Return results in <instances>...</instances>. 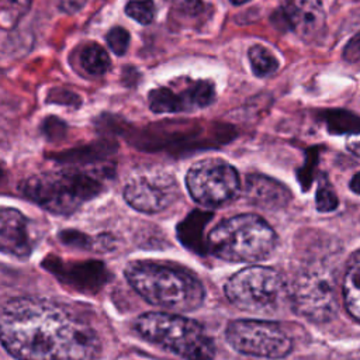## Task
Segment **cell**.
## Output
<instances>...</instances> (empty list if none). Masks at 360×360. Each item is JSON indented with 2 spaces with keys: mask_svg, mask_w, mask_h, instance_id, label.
<instances>
[{
  "mask_svg": "<svg viewBox=\"0 0 360 360\" xmlns=\"http://www.w3.org/2000/svg\"><path fill=\"white\" fill-rule=\"evenodd\" d=\"M316 204H318V208L322 210V211H328V210H333L338 204V200H336V195L335 193L328 188V187H321L318 190V197H316Z\"/></svg>",
  "mask_w": 360,
  "mask_h": 360,
  "instance_id": "obj_23",
  "label": "cell"
},
{
  "mask_svg": "<svg viewBox=\"0 0 360 360\" xmlns=\"http://www.w3.org/2000/svg\"><path fill=\"white\" fill-rule=\"evenodd\" d=\"M31 0H1L3 21L17 22L30 8Z\"/></svg>",
  "mask_w": 360,
  "mask_h": 360,
  "instance_id": "obj_21",
  "label": "cell"
},
{
  "mask_svg": "<svg viewBox=\"0 0 360 360\" xmlns=\"http://www.w3.org/2000/svg\"><path fill=\"white\" fill-rule=\"evenodd\" d=\"M125 13L139 24L148 25L155 18V4L152 0H131L125 6Z\"/></svg>",
  "mask_w": 360,
  "mask_h": 360,
  "instance_id": "obj_20",
  "label": "cell"
},
{
  "mask_svg": "<svg viewBox=\"0 0 360 360\" xmlns=\"http://www.w3.org/2000/svg\"><path fill=\"white\" fill-rule=\"evenodd\" d=\"M288 294L292 309L311 322H328L338 314V280L329 264L312 263L301 269Z\"/></svg>",
  "mask_w": 360,
  "mask_h": 360,
  "instance_id": "obj_7",
  "label": "cell"
},
{
  "mask_svg": "<svg viewBox=\"0 0 360 360\" xmlns=\"http://www.w3.org/2000/svg\"><path fill=\"white\" fill-rule=\"evenodd\" d=\"M273 24L280 31H294L301 38L311 41L325 28V14L319 0H285L273 17Z\"/></svg>",
  "mask_w": 360,
  "mask_h": 360,
  "instance_id": "obj_11",
  "label": "cell"
},
{
  "mask_svg": "<svg viewBox=\"0 0 360 360\" xmlns=\"http://www.w3.org/2000/svg\"><path fill=\"white\" fill-rule=\"evenodd\" d=\"M80 65L89 75L101 76L110 69V58L104 48L97 44H91L82 51Z\"/></svg>",
  "mask_w": 360,
  "mask_h": 360,
  "instance_id": "obj_17",
  "label": "cell"
},
{
  "mask_svg": "<svg viewBox=\"0 0 360 360\" xmlns=\"http://www.w3.org/2000/svg\"><path fill=\"white\" fill-rule=\"evenodd\" d=\"M179 197L176 179L162 170L134 173L124 186L125 201L136 211L156 214L169 208Z\"/></svg>",
  "mask_w": 360,
  "mask_h": 360,
  "instance_id": "obj_10",
  "label": "cell"
},
{
  "mask_svg": "<svg viewBox=\"0 0 360 360\" xmlns=\"http://www.w3.org/2000/svg\"><path fill=\"white\" fill-rule=\"evenodd\" d=\"M224 292L231 304L252 314H276L281 305L290 300L288 285L273 267L248 266L232 274Z\"/></svg>",
  "mask_w": 360,
  "mask_h": 360,
  "instance_id": "obj_6",
  "label": "cell"
},
{
  "mask_svg": "<svg viewBox=\"0 0 360 360\" xmlns=\"http://www.w3.org/2000/svg\"><path fill=\"white\" fill-rule=\"evenodd\" d=\"M342 295L349 315L360 322V250L349 257L342 281Z\"/></svg>",
  "mask_w": 360,
  "mask_h": 360,
  "instance_id": "obj_14",
  "label": "cell"
},
{
  "mask_svg": "<svg viewBox=\"0 0 360 360\" xmlns=\"http://www.w3.org/2000/svg\"><path fill=\"white\" fill-rule=\"evenodd\" d=\"M325 121L330 132L352 134L360 132V117L345 110H330L325 114Z\"/></svg>",
  "mask_w": 360,
  "mask_h": 360,
  "instance_id": "obj_18",
  "label": "cell"
},
{
  "mask_svg": "<svg viewBox=\"0 0 360 360\" xmlns=\"http://www.w3.org/2000/svg\"><path fill=\"white\" fill-rule=\"evenodd\" d=\"M277 245L274 229L256 214H239L218 222L207 238L208 250L218 259L256 263L267 259Z\"/></svg>",
  "mask_w": 360,
  "mask_h": 360,
  "instance_id": "obj_3",
  "label": "cell"
},
{
  "mask_svg": "<svg viewBox=\"0 0 360 360\" xmlns=\"http://www.w3.org/2000/svg\"><path fill=\"white\" fill-rule=\"evenodd\" d=\"M98 176L77 169L52 170L35 174L24 181L21 190L27 198L44 210L68 215L101 191Z\"/></svg>",
  "mask_w": 360,
  "mask_h": 360,
  "instance_id": "obj_4",
  "label": "cell"
},
{
  "mask_svg": "<svg viewBox=\"0 0 360 360\" xmlns=\"http://www.w3.org/2000/svg\"><path fill=\"white\" fill-rule=\"evenodd\" d=\"M87 0H56L58 7L65 13H76L79 11Z\"/></svg>",
  "mask_w": 360,
  "mask_h": 360,
  "instance_id": "obj_25",
  "label": "cell"
},
{
  "mask_svg": "<svg viewBox=\"0 0 360 360\" xmlns=\"http://www.w3.org/2000/svg\"><path fill=\"white\" fill-rule=\"evenodd\" d=\"M135 330L145 340L184 360H214L215 346L200 323L172 312H146L136 318Z\"/></svg>",
  "mask_w": 360,
  "mask_h": 360,
  "instance_id": "obj_5",
  "label": "cell"
},
{
  "mask_svg": "<svg viewBox=\"0 0 360 360\" xmlns=\"http://www.w3.org/2000/svg\"><path fill=\"white\" fill-rule=\"evenodd\" d=\"M343 56H345V59L352 60V62L360 58V32L349 41V44L346 45V48L343 51Z\"/></svg>",
  "mask_w": 360,
  "mask_h": 360,
  "instance_id": "obj_24",
  "label": "cell"
},
{
  "mask_svg": "<svg viewBox=\"0 0 360 360\" xmlns=\"http://www.w3.org/2000/svg\"><path fill=\"white\" fill-rule=\"evenodd\" d=\"M233 6H242V4H245V3H248V1H250V0H229Z\"/></svg>",
  "mask_w": 360,
  "mask_h": 360,
  "instance_id": "obj_28",
  "label": "cell"
},
{
  "mask_svg": "<svg viewBox=\"0 0 360 360\" xmlns=\"http://www.w3.org/2000/svg\"><path fill=\"white\" fill-rule=\"evenodd\" d=\"M34 236L28 218L15 208L4 207L0 212V248L4 255L18 259L30 256Z\"/></svg>",
  "mask_w": 360,
  "mask_h": 360,
  "instance_id": "obj_12",
  "label": "cell"
},
{
  "mask_svg": "<svg viewBox=\"0 0 360 360\" xmlns=\"http://www.w3.org/2000/svg\"><path fill=\"white\" fill-rule=\"evenodd\" d=\"M149 107L156 114H165V112H181L186 111L183 100L180 94H176L167 87H158L153 89L149 96Z\"/></svg>",
  "mask_w": 360,
  "mask_h": 360,
  "instance_id": "obj_16",
  "label": "cell"
},
{
  "mask_svg": "<svg viewBox=\"0 0 360 360\" xmlns=\"http://www.w3.org/2000/svg\"><path fill=\"white\" fill-rule=\"evenodd\" d=\"M0 336L17 360H97L101 353L91 325L63 305L34 297L3 305Z\"/></svg>",
  "mask_w": 360,
  "mask_h": 360,
  "instance_id": "obj_1",
  "label": "cell"
},
{
  "mask_svg": "<svg viewBox=\"0 0 360 360\" xmlns=\"http://www.w3.org/2000/svg\"><path fill=\"white\" fill-rule=\"evenodd\" d=\"M350 188H352V191H354L356 194H360V172L356 173V174L352 177Z\"/></svg>",
  "mask_w": 360,
  "mask_h": 360,
  "instance_id": "obj_27",
  "label": "cell"
},
{
  "mask_svg": "<svg viewBox=\"0 0 360 360\" xmlns=\"http://www.w3.org/2000/svg\"><path fill=\"white\" fill-rule=\"evenodd\" d=\"M186 187L197 204L214 208L233 200L240 181L231 163L219 158H207L187 170Z\"/></svg>",
  "mask_w": 360,
  "mask_h": 360,
  "instance_id": "obj_8",
  "label": "cell"
},
{
  "mask_svg": "<svg viewBox=\"0 0 360 360\" xmlns=\"http://www.w3.org/2000/svg\"><path fill=\"white\" fill-rule=\"evenodd\" d=\"M252 70L259 77H266L278 69V60L263 45H253L248 51Z\"/></svg>",
  "mask_w": 360,
  "mask_h": 360,
  "instance_id": "obj_19",
  "label": "cell"
},
{
  "mask_svg": "<svg viewBox=\"0 0 360 360\" xmlns=\"http://www.w3.org/2000/svg\"><path fill=\"white\" fill-rule=\"evenodd\" d=\"M105 41L108 48L117 56H122L129 45V32L122 27H114L107 32Z\"/></svg>",
  "mask_w": 360,
  "mask_h": 360,
  "instance_id": "obj_22",
  "label": "cell"
},
{
  "mask_svg": "<svg viewBox=\"0 0 360 360\" xmlns=\"http://www.w3.org/2000/svg\"><path fill=\"white\" fill-rule=\"evenodd\" d=\"M245 194L253 205L262 210H277L290 201V191L284 184L264 174H249Z\"/></svg>",
  "mask_w": 360,
  "mask_h": 360,
  "instance_id": "obj_13",
  "label": "cell"
},
{
  "mask_svg": "<svg viewBox=\"0 0 360 360\" xmlns=\"http://www.w3.org/2000/svg\"><path fill=\"white\" fill-rule=\"evenodd\" d=\"M225 338L236 352L262 359H283L292 349L288 333L270 321H231L226 325Z\"/></svg>",
  "mask_w": 360,
  "mask_h": 360,
  "instance_id": "obj_9",
  "label": "cell"
},
{
  "mask_svg": "<svg viewBox=\"0 0 360 360\" xmlns=\"http://www.w3.org/2000/svg\"><path fill=\"white\" fill-rule=\"evenodd\" d=\"M349 149L354 153V155H357V156H360V136H352L350 139H349Z\"/></svg>",
  "mask_w": 360,
  "mask_h": 360,
  "instance_id": "obj_26",
  "label": "cell"
},
{
  "mask_svg": "<svg viewBox=\"0 0 360 360\" xmlns=\"http://www.w3.org/2000/svg\"><path fill=\"white\" fill-rule=\"evenodd\" d=\"M124 274L135 292L155 307L190 312L198 309L205 298L202 283L177 264L135 260L127 264Z\"/></svg>",
  "mask_w": 360,
  "mask_h": 360,
  "instance_id": "obj_2",
  "label": "cell"
},
{
  "mask_svg": "<svg viewBox=\"0 0 360 360\" xmlns=\"http://www.w3.org/2000/svg\"><path fill=\"white\" fill-rule=\"evenodd\" d=\"M186 111L194 110V108H202L210 105L214 101L215 93L214 86L210 82L198 80L191 82V84L180 94Z\"/></svg>",
  "mask_w": 360,
  "mask_h": 360,
  "instance_id": "obj_15",
  "label": "cell"
}]
</instances>
